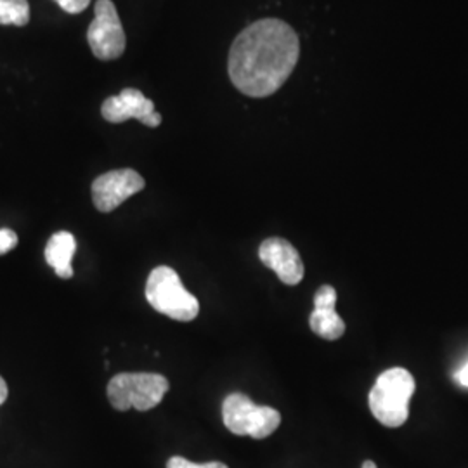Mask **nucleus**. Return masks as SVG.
Returning <instances> with one entry per match:
<instances>
[{"instance_id": "12", "label": "nucleus", "mask_w": 468, "mask_h": 468, "mask_svg": "<svg viewBox=\"0 0 468 468\" xmlns=\"http://www.w3.org/2000/svg\"><path fill=\"white\" fill-rule=\"evenodd\" d=\"M30 21L28 0H0V25L27 27Z\"/></svg>"}, {"instance_id": "11", "label": "nucleus", "mask_w": 468, "mask_h": 468, "mask_svg": "<svg viewBox=\"0 0 468 468\" xmlns=\"http://www.w3.org/2000/svg\"><path fill=\"white\" fill-rule=\"evenodd\" d=\"M75 251H77V241L73 234L59 231L50 236L46 245V261L59 278L69 280L73 276L71 259Z\"/></svg>"}, {"instance_id": "17", "label": "nucleus", "mask_w": 468, "mask_h": 468, "mask_svg": "<svg viewBox=\"0 0 468 468\" xmlns=\"http://www.w3.org/2000/svg\"><path fill=\"white\" fill-rule=\"evenodd\" d=\"M7 396H9V388H7L5 380L0 377V404H4V402H5Z\"/></svg>"}, {"instance_id": "7", "label": "nucleus", "mask_w": 468, "mask_h": 468, "mask_svg": "<svg viewBox=\"0 0 468 468\" xmlns=\"http://www.w3.org/2000/svg\"><path fill=\"white\" fill-rule=\"evenodd\" d=\"M146 181L133 168H118L100 176L92 183V203L102 212L110 214L117 210L123 201L143 191Z\"/></svg>"}, {"instance_id": "10", "label": "nucleus", "mask_w": 468, "mask_h": 468, "mask_svg": "<svg viewBox=\"0 0 468 468\" xmlns=\"http://www.w3.org/2000/svg\"><path fill=\"white\" fill-rule=\"evenodd\" d=\"M336 290L330 284H323L314 295V311L309 316V326L319 338L338 340L346 334V323L335 311Z\"/></svg>"}, {"instance_id": "16", "label": "nucleus", "mask_w": 468, "mask_h": 468, "mask_svg": "<svg viewBox=\"0 0 468 468\" xmlns=\"http://www.w3.org/2000/svg\"><path fill=\"white\" fill-rule=\"evenodd\" d=\"M454 377H456V382H458V384L463 385V387H467L468 388V363L463 368L458 369Z\"/></svg>"}, {"instance_id": "18", "label": "nucleus", "mask_w": 468, "mask_h": 468, "mask_svg": "<svg viewBox=\"0 0 468 468\" xmlns=\"http://www.w3.org/2000/svg\"><path fill=\"white\" fill-rule=\"evenodd\" d=\"M361 468H377V463H375V462H371V460H367Z\"/></svg>"}, {"instance_id": "9", "label": "nucleus", "mask_w": 468, "mask_h": 468, "mask_svg": "<svg viewBox=\"0 0 468 468\" xmlns=\"http://www.w3.org/2000/svg\"><path fill=\"white\" fill-rule=\"evenodd\" d=\"M259 259L266 268L272 269L284 284L295 286L303 280V262L297 249L284 238H268L261 243Z\"/></svg>"}, {"instance_id": "13", "label": "nucleus", "mask_w": 468, "mask_h": 468, "mask_svg": "<svg viewBox=\"0 0 468 468\" xmlns=\"http://www.w3.org/2000/svg\"><path fill=\"white\" fill-rule=\"evenodd\" d=\"M167 468H229L222 462H208V463H195L183 456H172L167 462Z\"/></svg>"}, {"instance_id": "2", "label": "nucleus", "mask_w": 468, "mask_h": 468, "mask_svg": "<svg viewBox=\"0 0 468 468\" xmlns=\"http://www.w3.org/2000/svg\"><path fill=\"white\" fill-rule=\"evenodd\" d=\"M415 388V378L408 369H387L369 390L371 415L385 427H401L410 417V401Z\"/></svg>"}, {"instance_id": "6", "label": "nucleus", "mask_w": 468, "mask_h": 468, "mask_svg": "<svg viewBox=\"0 0 468 468\" xmlns=\"http://www.w3.org/2000/svg\"><path fill=\"white\" fill-rule=\"evenodd\" d=\"M87 42L92 54L101 61L118 59L127 48V38L112 0H98L94 5V21L87 30Z\"/></svg>"}, {"instance_id": "15", "label": "nucleus", "mask_w": 468, "mask_h": 468, "mask_svg": "<svg viewBox=\"0 0 468 468\" xmlns=\"http://www.w3.org/2000/svg\"><path fill=\"white\" fill-rule=\"evenodd\" d=\"M56 2L68 15H79L85 11L90 4V0H56Z\"/></svg>"}, {"instance_id": "14", "label": "nucleus", "mask_w": 468, "mask_h": 468, "mask_svg": "<svg viewBox=\"0 0 468 468\" xmlns=\"http://www.w3.org/2000/svg\"><path fill=\"white\" fill-rule=\"evenodd\" d=\"M17 245V234L9 229V228H4L0 229V255H5L7 251L13 250Z\"/></svg>"}, {"instance_id": "5", "label": "nucleus", "mask_w": 468, "mask_h": 468, "mask_svg": "<svg viewBox=\"0 0 468 468\" xmlns=\"http://www.w3.org/2000/svg\"><path fill=\"white\" fill-rule=\"evenodd\" d=\"M222 420L234 435L266 439L282 425V415L271 406H257L249 396L234 392L222 402Z\"/></svg>"}, {"instance_id": "1", "label": "nucleus", "mask_w": 468, "mask_h": 468, "mask_svg": "<svg viewBox=\"0 0 468 468\" xmlns=\"http://www.w3.org/2000/svg\"><path fill=\"white\" fill-rule=\"evenodd\" d=\"M301 40L282 19L251 23L234 38L228 71L234 87L250 98H269L278 92L299 63Z\"/></svg>"}, {"instance_id": "4", "label": "nucleus", "mask_w": 468, "mask_h": 468, "mask_svg": "<svg viewBox=\"0 0 468 468\" xmlns=\"http://www.w3.org/2000/svg\"><path fill=\"white\" fill-rule=\"evenodd\" d=\"M167 378L158 373H118L108 384V399L117 411H150L168 392Z\"/></svg>"}, {"instance_id": "3", "label": "nucleus", "mask_w": 468, "mask_h": 468, "mask_svg": "<svg viewBox=\"0 0 468 468\" xmlns=\"http://www.w3.org/2000/svg\"><path fill=\"white\" fill-rule=\"evenodd\" d=\"M146 301L156 313L174 321L189 323L200 314V302L186 290L179 274L168 266L151 271L146 282Z\"/></svg>"}, {"instance_id": "8", "label": "nucleus", "mask_w": 468, "mask_h": 468, "mask_svg": "<svg viewBox=\"0 0 468 468\" xmlns=\"http://www.w3.org/2000/svg\"><path fill=\"white\" fill-rule=\"evenodd\" d=\"M101 115L110 123H123L131 118L143 125L156 129L162 123V115L154 112V102L137 89H123L118 96H112L102 102Z\"/></svg>"}]
</instances>
